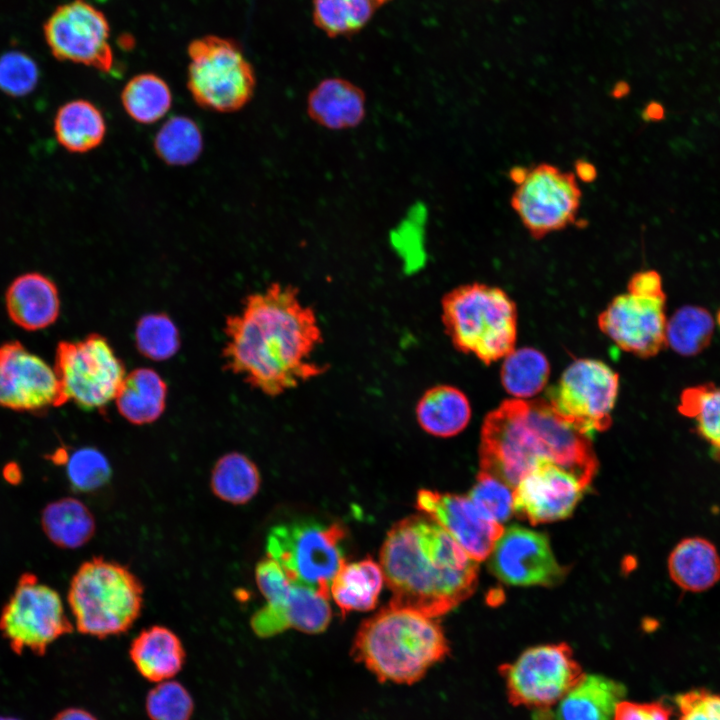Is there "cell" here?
<instances>
[{
    "label": "cell",
    "mask_w": 720,
    "mask_h": 720,
    "mask_svg": "<svg viewBox=\"0 0 720 720\" xmlns=\"http://www.w3.org/2000/svg\"><path fill=\"white\" fill-rule=\"evenodd\" d=\"M0 629L18 654L43 655L50 644L73 631L58 592L35 575L24 574L5 605Z\"/></svg>",
    "instance_id": "cell-12"
},
{
    "label": "cell",
    "mask_w": 720,
    "mask_h": 720,
    "mask_svg": "<svg viewBox=\"0 0 720 720\" xmlns=\"http://www.w3.org/2000/svg\"><path fill=\"white\" fill-rule=\"evenodd\" d=\"M384 575L372 558L344 563L335 575L330 593L342 615L349 611H368L378 601Z\"/></svg>",
    "instance_id": "cell-28"
},
{
    "label": "cell",
    "mask_w": 720,
    "mask_h": 720,
    "mask_svg": "<svg viewBox=\"0 0 720 720\" xmlns=\"http://www.w3.org/2000/svg\"><path fill=\"white\" fill-rule=\"evenodd\" d=\"M383 3L380 0H313L315 24L329 36L357 32Z\"/></svg>",
    "instance_id": "cell-36"
},
{
    "label": "cell",
    "mask_w": 720,
    "mask_h": 720,
    "mask_svg": "<svg viewBox=\"0 0 720 720\" xmlns=\"http://www.w3.org/2000/svg\"><path fill=\"white\" fill-rule=\"evenodd\" d=\"M306 111L314 123L328 130H346L359 126L366 116L363 90L342 78H327L308 94Z\"/></svg>",
    "instance_id": "cell-21"
},
{
    "label": "cell",
    "mask_w": 720,
    "mask_h": 720,
    "mask_svg": "<svg viewBox=\"0 0 720 720\" xmlns=\"http://www.w3.org/2000/svg\"><path fill=\"white\" fill-rule=\"evenodd\" d=\"M625 686L599 674H583L555 705L551 720H612Z\"/></svg>",
    "instance_id": "cell-23"
},
{
    "label": "cell",
    "mask_w": 720,
    "mask_h": 720,
    "mask_svg": "<svg viewBox=\"0 0 720 720\" xmlns=\"http://www.w3.org/2000/svg\"><path fill=\"white\" fill-rule=\"evenodd\" d=\"M53 128L58 143L74 153L93 150L102 143L106 133L101 111L84 99L62 105L56 113Z\"/></svg>",
    "instance_id": "cell-29"
},
{
    "label": "cell",
    "mask_w": 720,
    "mask_h": 720,
    "mask_svg": "<svg viewBox=\"0 0 720 720\" xmlns=\"http://www.w3.org/2000/svg\"><path fill=\"white\" fill-rule=\"evenodd\" d=\"M588 486L567 469L541 462L514 487V511L532 525L568 518Z\"/></svg>",
    "instance_id": "cell-19"
},
{
    "label": "cell",
    "mask_w": 720,
    "mask_h": 720,
    "mask_svg": "<svg viewBox=\"0 0 720 720\" xmlns=\"http://www.w3.org/2000/svg\"><path fill=\"white\" fill-rule=\"evenodd\" d=\"M380 1L384 4L385 2H387V1H389V0H380Z\"/></svg>",
    "instance_id": "cell-51"
},
{
    "label": "cell",
    "mask_w": 720,
    "mask_h": 720,
    "mask_svg": "<svg viewBox=\"0 0 720 720\" xmlns=\"http://www.w3.org/2000/svg\"><path fill=\"white\" fill-rule=\"evenodd\" d=\"M619 376L602 361L578 359L548 391V403L568 425L591 437L612 424Z\"/></svg>",
    "instance_id": "cell-11"
},
{
    "label": "cell",
    "mask_w": 720,
    "mask_h": 720,
    "mask_svg": "<svg viewBox=\"0 0 720 720\" xmlns=\"http://www.w3.org/2000/svg\"><path fill=\"white\" fill-rule=\"evenodd\" d=\"M671 708L661 701L633 702L621 700L612 720H670Z\"/></svg>",
    "instance_id": "cell-44"
},
{
    "label": "cell",
    "mask_w": 720,
    "mask_h": 720,
    "mask_svg": "<svg viewBox=\"0 0 720 720\" xmlns=\"http://www.w3.org/2000/svg\"><path fill=\"white\" fill-rule=\"evenodd\" d=\"M52 720H97V718L84 709L67 708L59 712Z\"/></svg>",
    "instance_id": "cell-47"
},
{
    "label": "cell",
    "mask_w": 720,
    "mask_h": 720,
    "mask_svg": "<svg viewBox=\"0 0 720 720\" xmlns=\"http://www.w3.org/2000/svg\"><path fill=\"white\" fill-rule=\"evenodd\" d=\"M677 409L693 420L696 434L709 445L712 456L720 460V386L702 383L685 388Z\"/></svg>",
    "instance_id": "cell-33"
},
{
    "label": "cell",
    "mask_w": 720,
    "mask_h": 720,
    "mask_svg": "<svg viewBox=\"0 0 720 720\" xmlns=\"http://www.w3.org/2000/svg\"><path fill=\"white\" fill-rule=\"evenodd\" d=\"M667 569L671 580L683 591L704 592L720 581V554L710 540L686 537L670 552Z\"/></svg>",
    "instance_id": "cell-25"
},
{
    "label": "cell",
    "mask_w": 720,
    "mask_h": 720,
    "mask_svg": "<svg viewBox=\"0 0 720 720\" xmlns=\"http://www.w3.org/2000/svg\"><path fill=\"white\" fill-rule=\"evenodd\" d=\"M260 483L261 477L255 463L239 452L221 456L213 466L210 476L212 493L233 505L248 503L258 493Z\"/></svg>",
    "instance_id": "cell-31"
},
{
    "label": "cell",
    "mask_w": 720,
    "mask_h": 720,
    "mask_svg": "<svg viewBox=\"0 0 720 720\" xmlns=\"http://www.w3.org/2000/svg\"><path fill=\"white\" fill-rule=\"evenodd\" d=\"M54 371L66 400L86 410L106 407L125 378L122 360L97 333L79 341L59 342Z\"/></svg>",
    "instance_id": "cell-10"
},
{
    "label": "cell",
    "mask_w": 720,
    "mask_h": 720,
    "mask_svg": "<svg viewBox=\"0 0 720 720\" xmlns=\"http://www.w3.org/2000/svg\"><path fill=\"white\" fill-rule=\"evenodd\" d=\"M41 526L52 543L65 549L84 546L96 531L91 510L74 497H64L49 503L42 511Z\"/></svg>",
    "instance_id": "cell-30"
},
{
    "label": "cell",
    "mask_w": 720,
    "mask_h": 720,
    "mask_svg": "<svg viewBox=\"0 0 720 720\" xmlns=\"http://www.w3.org/2000/svg\"><path fill=\"white\" fill-rule=\"evenodd\" d=\"M469 499L482 515L499 524L507 521L514 511L512 487L482 471H479Z\"/></svg>",
    "instance_id": "cell-40"
},
{
    "label": "cell",
    "mask_w": 720,
    "mask_h": 720,
    "mask_svg": "<svg viewBox=\"0 0 720 720\" xmlns=\"http://www.w3.org/2000/svg\"><path fill=\"white\" fill-rule=\"evenodd\" d=\"M581 195L574 173L540 163L517 186L511 206L530 235L539 240L576 222Z\"/></svg>",
    "instance_id": "cell-13"
},
{
    "label": "cell",
    "mask_w": 720,
    "mask_h": 720,
    "mask_svg": "<svg viewBox=\"0 0 720 720\" xmlns=\"http://www.w3.org/2000/svg\"><path fill=\"white\" fill-rule=\"evenodd\" d=\"M39 80L36 62L26 53L9 51L0 56V90L12 97L32 92Z\"/></svg>",
    "instance_id": "cell-42"
},
{
    "label": "cell",
    "mask_w": 720,
    "mask_h": 720,
    "mask_svg": "<svg viewBox=\"0 0 720 720\" xmlns=\"http://www.w3.org/2000/svg\"><path fill=\"white\" fill-rule=\"evenodd\" d=\"M224 332V368L266 395H280L327 368L312 357L322 343L317 316L293 286L273 283L248 295Z\"/></svg>",
    "instance_id": "cell-1"
},
{
    "label": "cell",
    "mask_w": 720,
    "mask_h": 720,
    "mask_svg": "<svg viewBox=\"0 0 720 720\" xmlns=\"http://www.w3.org/2000/svg\"><path fill=\"white\" fill-rule=\"evenodd\" d=\"M665 307L666 297L627 291L599 314L598 326L620 349L641 358L653 357L666 345Z\"/></svg>",
    "instance_id": "cell-17"
},
{
    "label": "cell",
    "mask_w": 720,
    "mask_h": 720,
    "mask_svg": "<svg viewBox=\"0 0 720 720\" xmlns=\"http://www.w3.org/2000/svg\"><path fill=\"white\" fill-rule=\"evenodd\" d=\"M64 463L71 487L89 493L104 487L111 479L112 468L107 457L93 447H82L67 454Z\"/></svg>",
    "instance_id": "cell-39"
},
{
    "label": "cell",
    "mask_w": 720,
    "mask_h": 720,
    "mask_svg": "<svg viewBox=\"0 0 720 720\" xmlns=\"http://www.w3.org/2000/svg\"><path fill=\"white\" fill-rule=\"evenodd\" d=\"M66 402L54 368L19 341L0 346V407L40 414Z\"/></svg>",
    "instance_id": "cell-15"
},
{
    "label": "cell",
    "mask_w": 720,
    "mask_h": 720,
    "mask_svg": "<svg viewBox=\"0 0 720 720\" xmlns=\"http://www.w3.org/2000/svg\"><path fill=\"white\" fill-rule=\"evenodd\" d=\"M135 340L138 351L154 361L171 358L180 347L178 329L164 313L142 316L136 325Z\"/></svg>",
    "instance_id": "cell-38"
},
{
    "label": "cell",
    "mask_w": 720,
    "mask_h": 720,
    "mask_svg": "<svg viewBox=\"0 0 720 720\" xmlns=\"http://www.w3.org/2000/svg\"><path fill=\"white\" fill-rule=\"evenodd\" d=\"M129 655L142 677L157 683L176 676L186 658L178 635L161 625L143 629L131 642Z\"/></svg>",
    "instance_id": "cell-24"
},
{
    "label": "cell",
    "mask_w": 720,
    "mask_h": 720,
    "mask_svg": "<svg viewBox=\"0 0 720 720\" xmlns=\"http://www.w3.org/2000/svg\"><path fill=\"white\" fill-rule=\"evenodd\" d=\"M380 567L392 597L390 606L434 618L469 598L477 586L478 565L428 516L414 515L389 530Z\"/></svg>",
    "instance_id": "cell-2"
},
{
    "label": "cell",
    "mask_w": 720,
    "mask_h": 720,
    "mask_svg": "<svg viewBox=\"0 0 720 720\" xmlns=\"http://www.w3.org/2000/svg\"><path fill=\"white\" fill-rule=\"evenodd\" d=\"M449 653L441 626L409 609L385 607L364 620L352 655L379 681L412 684Z\"/></svg>",
    "instance_id": "cell-4"
},
{
    "label": "cell",
    "mask_w": 720,
    "mask_h": 720,
    "mask_svg": "<svg viewBox=\"0 0 720 720\" xmlns=\"http://www.w3.org/2000/svg\"><path fill=\"white\" fill-rule=\"evenodd\" d=\"M489 567L502 582L513 586H553L567 574L539 531L512 525L503 530L489 555Z\"/></svg>",
    "instance_id": "cell-16"
},
{
    "label": "cell",
    "mask_w": 720,
    "mask_h": 720,
    "mask_svg": "<svg viewBox=\"0 0 720 720\" xmlns=\"http://www.w3.org/2000/svg\"><path fill=\"white\" fill-rule=\"evenodd\" d=\"M144 587L128 567L104 557L83 562L72 576L67 600L77 630L107 638L127 632L141 614Z\"/></svg>",
    "instance_id": "cell-5"
},
{
    "label": "cell",
    "mask_w": 720,
    "mask_h": 720,
    "mask_svg": "<svg viewBox=\"0 0 720 720\" xmlns=\"http://www.w3.org/2000/svg\"><path fill=\"white\" fill-rule=\"evenodd\" d=\"M480 471L512 488L544 461L555 463L590 485L598 470L591 437L561 420L547 400L503 401L484 419Z\"/></svg>",
    "instance_id": "cell-3"
},
{
    "label": "cell",
    "mask_w": 720,
    "mask_h": 720,
    "mask_svg": "<svg viewBox=\"0 0 720 720\" xmlns=\"http://www.w3.org/2000/svg\"><path fill=\"white\" fill-rule=\"evenodd\" d=\"M261 593L266 605L251 619V627L260 637H270L288 628L319 633L330 623L329 599L291 582L286 576L268 583Z\"/></svg>",
    "instance_id": "cell-18"
},
{
    "label": "cell",
    "mask_w": 720,
    "mask_h": 720,
    "mask_svg": "<svg viewBox=\"0 0 720 720\" xmlns=\"http://www.w3.org/2000/svg\"><path fill=\"white\" fill-rule=\"evenodd\" d=\"M678 720H720V694L692 689L675 697Z\"/></svg>",
    "instance_id": "cell-43"
},
{
    "label": "cell",
    "mask_w": 720,
    "mask_h": 720,
    "mask_svg": "<svg viewBox=\"0 0 720 720\" xmlns=\"http://www.w3.org/2000/svg\"><path fill=\"white\" fill-rule=\"evenodd\" d=\"M53 56L110 73L114 55L109 43L110 26L102 11L86 0L58 6L43 27Z\"/></svg>",
    "instance_id": "cell-14"
},
{
    "label": "cell",
    "mask_w": 720,
    "mask_h": 720,
    "mask_svg": "<svg viewBox=\"0 0 720 720\" xmlns=\"http://www.w3.org/2000/svg\"><path fill=\"white\" fill-rule=\"evenodd\" d=\"M646 119L657 120L663 116V108L657 103H650L644 110Z\"/></svg>",
    "instance_id": "cell-49"
},
{
    "label": "cell",
    "mask_w": 720,
    "mask_h": 720,
    "mask_svg": "<svg viewBox=\"0 0 720 720\" xmlns=\"http://www.w3.org/2000/svg\"><path fill=\"white\" fill-rule=\"evenodd\" d=\"M419 426L436 437H452L462 432L471 419L467 396L451 385H436L426 390L416 405Z\"/></svg>",
    "instance_id": "cell-26"
},
{
    "label": "cell",
    "mask_w": 720,
    "mask_h": 720,
    "mask_svg": "<svg viewBox=\"0 0 720 720\" xmlns=\"http://www.w3.org/2000/svg\"><path fill=\"white\" fill-rule=\"evenodd\" d=\"M498 670L509 702L532 709L535 720H551L552 708L584 674L564 642L530 647Z\"/></svg>",
    "instance_id": "cell-9"
},
{
    "label": "cell",
    "mask_w": 720,
    "mask_h": 720,
    "mask_svg": "<svg viewBox=\"0 0 720 720\" xmlns=\"http://www.w3.org/2000/svg\"><path fill=\"white\" fill-rule=\"evenodd\" d=\"M416 503L418 510L445 529L477 562L489 557L504 530L482 515L466 496L422 489Z\"/></svg>",
    "instance_id": "cell-20"
},
{
    "label": "cell",
    "mask_w": 720,
    "mask_h": 720,
    "mask_svg": "<svg viewBox=\"0 0 720 720\" xmlns=\"http://www.w3.org/2000/svg\"><path fill=\"white\" fill-rule=\"evenodd\" d=\"M441 307L446 333L458 351L489 365L515 349L517 308L504 290L465 284L449 291Z\"/></svg>",
    "instance_id": "cell-6"
},
{
    "label": "cell",
    "mask_w": 720,
    "mask_h": 720,
    "mask_svg": "<svg viewBox=\"0 0 720 720\" xmlns=\"http://www.w3.org/2000/svg\"><path fill=\"white\" fill-rule=\"evenodd\" d=\"M121 102L133 120L150 124L169 111L172 94L162 78L153 73H141L132 77L124 86Z\"/></svg>",
    "instance_id": "cell-35"
},
{
    "label": "cell",
    "mask_w": 720,
    "mask_h": 720,
    "mask_svg": "<svg viewBox=\"0 0 720 720\" xmlns=\"http://www.w3.org/2000/svg\"><path fill=\"white\" fill-rule=\"evenodd\" d=\"M187 53V86L198 105L211 111L234 112L250 101L255 73L238 43L206 35L192 40Z\"/></svg>",
    "instance_id": "cell-8"
},
{
    "label": "cell",
    "mask_w": 720,
    "mask_h": 720,
    "mask_svg": "<svg viewBox=\"0 0 720 720\" xmlns=\"http://www.w3.org/2000/svg\"><path fill=\"white\" fill-rule=\"evenodd\" d=\"M145 708L151 720H191L194 701L181 683L170 679L148 692Z\"/></svg>",
    "instance_id": "cell-41"
},
{
    "label": "cell",
    "mask_w": 720,
    "mask_h": 720,
    "mask_svg": "<svg viewBox=\"0 0 720 720\" xmlns=\"http://www.w3.org/2000/svg\"><path fill=\"white\" fill-rule=\"evenodd\" d=\"M575 175L585 183L593 182L597 177V170L595 166L583 159L576 160L574 164Z\"/></svg>",
    "instance_id": "cell-46"
},
{
    "label": "cell",
    "mask_w": 720,
    "mask_h": 720,
    "mask_svg": "<svg viewBox=\"0 0 720 720\" xmlns=\"http://www.w3.org/2000/svg\"><path fill=\"white\" fill-rule=\"evenodd\" d=\"M166 397L167 385L161 376L150 368H138L125 376L115 401L122 417L132 424L143 425L162 415Z\"/></svg>",
    "instance_id": "cell-27"
},
{
    "label": "cell",
    "mask_w": 720,
    "mask_h": 720,
    "mask_svg": "<svg viewBox=\"0 0 720 720\" xmlns=\"http://www.w3.org/2000/svg\"><path fill=\"white\" fill-rule=\"evenodd\" d=\"M627 291L645 296L666 297L662 278L655 270L634 273L628 282Z\"/></svg>",
    "instance_id": "cell-45"
},
{
    "label": "cell",
    "mask_w": 720,
    "mask_h": 720,
    "mask_svg": "<svg viewBox=\"0 0 720 720\" xmlns=\"http://www.w3.org/2000/svg\"><path fill=\"white\" fill-rule=\"evenodd\" d=\"M10 319L19 327L35 331L53 324L59 315L57 286L47 276L29 272L15 278L5 294Z\"/></svg>",
    "instance_id": "cell-22"
},
{
    "label": "cell",
    "mask_w": 720,
    "mask_h": 720,
    "mask_svg": "<svg viewBox=\"0 0 720 720\" xmlns=\"http://www.w3.org/2000/svg\"><path fill=\"white\" fill-rule=\"evenodd\" d=\"M529 170L530 168L523 166L512 167L509 171V177L518 186L526 180Z\"/></svg>",
    "instance_id": "cell-48"
},
{
    "label": "cell",
    "mask_w": 720,
    "mask_h": 720,
    "mask_svg": "<svg viewBox=\"0 0 720 720\" xmlns=\"http://www.w3.org/2000/svg\"><path fill=\"white\" fill-rule=\"evenodd\" d=\"M203 147L198 125L185 116H174L157 132L154 148L157 155L170 165H187L195 161Z\"/></svg>",
    "instance_id": "cell-37"
},
{
    "label": "cell",
    "mask_w": 720,
    "mask_h": 720,
    "mask_svg": "<svg viewBox=\"0 0 720 720\" xmlns=\"http://www.w3.org/2000/svg\"><path fill=\"white\" fill-rule=\"evenodd\" d=\"M503 359L501 382L516 399L533 397L546 386L550 364L541 351L530 347L514 349Z\"/></svg>",
    "instance_id": "cell-34"
},
{
    "label": "cell",
    "mask_w": 720,
    "mask_h": 720,
    "mask_svg": "<svg viewBox=\"0 0 720 720\" xmlns=\"http://www.w3.org/2000/svg\"><path fill=\"white\" fill-rule=\"evenodd\" d=\"M344 528L313 520L274 526L266 539L267 557L288 579L329 599L332 581L346 562L341 547Z\"/></svg>",
    "instance_id": "cell-7"
},
{
    "label": "cell",
    "mask_w": 720,
    "mask_h": 720,
    "mask_svg": "<svg viewBox=\"0 0 720 720\" xmlns=\"http://www.w3.org/2000/svg\"><path fill=\"white\" fill-rule=\"evenodd\" d=\"M714 332L715 318L708 309L683 305L667 319L666 345L681 356H696L711 344Z\"/></svg>",
    "instance_id": "cell-32"
},
{
    "label": "cell",
    "mask_w": 720,
    "mask_h": 720,
    "mask_svg": "<svg viewBox=\"0 0 720 720\" xmlns=\"http://www.w3.org/2000/svg\"><path fill=\"white\" fill-rule=\"evenodd\" d=\"M0 720H19V719L13 718V717H3V716H0Z\"/></svg>",
    "instance_id": "cell-50"
}]
</instances>
